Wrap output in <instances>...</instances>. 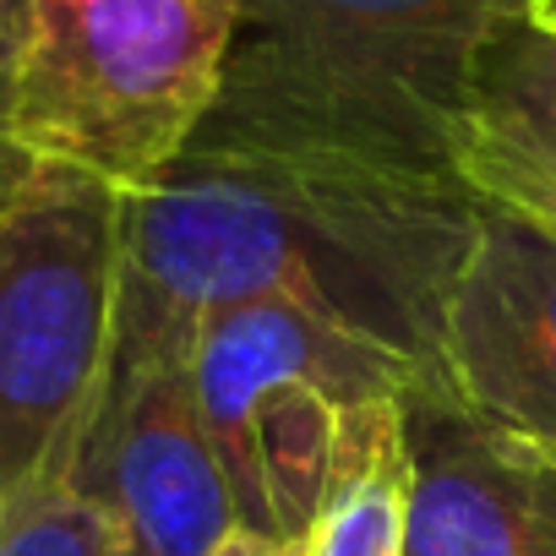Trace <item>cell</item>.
<instances>
[{"label":"cell","mask_w":556,"mask_h":556,"mask_svg":"<svg viewBox=\"0 0 556 556\" xmlns=\"http://www.w3.org/2000/svg\"><path fill=\"white\" fill-rule=\"evenodd\" d=\"M475 224L458 175L197 137L164 180L126 197L115 366L191 355L224 306L290 301L431 382Z\"/></svg>","instance_id":"obj_1"},{"label":"cell","mask_w":556,"mask_h":556,"mask_svg":"<svg viewBox=\"0 0 556 556\" xmlns=\"http://www.w3.org/2000/svg\"><path fill=\"white\" fill-rule=\"evenodd\" d=\"M529 0H240L202 142L453 175V126L485 39Z\"/></svg>","instance_id":"obj_2"},{"label":"cell","mask_w":556,"mask_h":556,"mask_svg":"<svg viewBox=\"0 0 556 556\" xmlns=\"http://www.w3.org/2000/svg\"><path fill=\"white\" fill-rule=\"evenodd\" d=\"M235 23L240 0H23L12 148L148 191L207 126Z\"/></svg>","instance_id":"obj_3"},{"label":"cell","mask_w":556,"mask_h":556,"mask_svg":"<svg viewBox=\"0 0 556 556\" xmlns=\"http://www.w3.org/2000/svg\"><path fill=\"white\" fill-rule=\"evenodd\" d=\"M126 197L34 164L0 197V491L83 442L115 366Z\"/></svg>","instance_id":"obj_4"},{"label":"cell","mask_w":556,"mask_h":556,"mask_svg":"<svg viewBox=\"0 0 556 556\" xmlns=\"http://www.w3.org/2000/svg\"><path fill=\"white\" fill-rule=\"evenodd\" d=\"M431 393L556 464V235L480 207L437 323Z\"/></svg>","instance_id":"obj_5"},{"label":"cell","mask_w":556,"mask_h":556,"mask_svg":"<svg viewBox=\"0 0 556 556\" xmlns=\"http://www.w3.org/2000/svg\"><path fill=\"white\" fill-rule=\"evenodd\" d=\"M83 485L121 523L126 556H213L240 529L229 475L197 415L191 355L110 366Z\"/></svg>","instance_id":"obj_6"},{"label":"cell","mask_w":556,"mask_h":556,"mask_svg":"<svg viewBox=\"0 0 556 556\" xmlns=\"http://www.w3.org/2000/svg\"><path fill=\"white\" fill-rule=\"evenodd\" d=\"M415 502L404 556H556V464L480 431L437 393L409 399Z\"/></svg>","instance_id":"obj_7"},{"label":"cell","mask_w":556,"mask_h":556,"mask_svg":"<svg viewBox=\"0 0 556 556\" xmlns=\"http://www.w3.org/2000/svg\"><path fill=\"white\" fill-rule=\"evenodd\" d=\"M458 186L496 213L556 235V34L502 23L464 88L453 126Z\"/></svg>","instance_id":"obj_8"},{"label":"cell","mask_w":556,"mask_h":556,"mask_svg":"<svg viewBox=\"0 0 556 556\" xmlns=\"http://www.w3.org/2000/svg\"><path fill=\"white\" fill-rule=\"evenodd\" d=\"M415 502L409 399H366L339 415L328 491L301 556H404Z\"/></svg>","instance_id":"obj_9"},{"label":"cell","mask_w":556,"mask_h":556,"mask_svg":"<svg viewBox=\"0 0 556 556\" xmlns=\"http://www.w3.org/2000/svg\"><path fill=\"white\" fill-rule=\"evenodd\" d=\"M83 442L0 491V556H126L121 523L83 485Z\"/></svg>","instance_id":"obj_10"},{"label":"cell","mask_w":556,"mask_h":556,"mask_svg":"<svg viewBox=\"0 0 556 556\" xmlns=\"http://www.w3.org/2000/svg\"><path fill=\"white\" fill-rule=\"evenodd\" d=\"M17 55H23V0H0V137H7V110H12Z\"/></svg>","instance_id":"obj_11"},{"label":"cell","mask_w":556,"mask_h":556,"mask_svg":"<svg viewBox=\"0 0 556 556\" xmlns=\"http://www.w3.org/2000/svg\"><path fill=\"white\" fill-rule=\"evenodd\" d=\"M213 556H301V545H285V540H262V534H245V529H235Z\"/></svg>","instance_id":"obj_12"},{"label":"cell","mask_w":556,"mask_h":556,"mask_svg":"<svg viewBox=\"0 0 556 556\" xmlns=\"http://www.w3.org/2000/svg\"><path fill=\"white\" fill-rule=\"evenodd\" d=\"M23 169H28V159L12 148V137H0V197H7V191L23 180Z\"/></svg>","instance_id":"obj_13"},{"label":"cell","mask_w":556,"mask_h":556,"mask_svg":"<svg viewBox=\"0 0 556 556\" xmlns=\"http://www.w3.org/2000/svg\"><path fill=\"white\" fill-rule=\"evenodd\" d=\"M529 23H540L545 34H556V0H529Z\"/></svg>","instance_id":"obj_14"}]
</instances>
